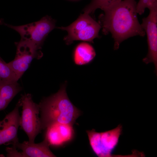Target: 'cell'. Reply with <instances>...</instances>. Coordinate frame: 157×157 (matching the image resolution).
Segmentation results:
<instances>
[{
    "mask_svg": "<svg viewBox=\"0 0 157 157\" xmlns=\"http://www.w3.org/2000/svg\"><path fill=\"white\" fill-rule=\"evenodd\" d=\"M135 0H119L104 8L101 20L103 32L110 33L117 50L125 40L136 35L144 36L145 33L139 22Z\"/></svg>",
    "mask_w": 157,
    "mask_h": 157,
    "instance_id": "6da1fadb",
    "label": "cell"
},
{
    "mask_svg": "<svg viewBox=\"0 0 157 157\" xmlns=\"http://www.w3.org/2000/svg\"><path fill=\"white\" fill-rule=\"evenodd\" d=\"M66 85L63 84L57 92L44 98L39 104L42 130L56 123L73 125L80 115V110L68 98Z\"/></svg>",
    "mask_w": 157,
    "mask_h": 157,
    "instance_id": "7a4b0ae2",
    "label": "cell"
},
{
    "mask_svg": "<svg viewBox=\"0 0 157 157\" xmlns=\"http://www.w3.org/2000/svg\"><path fill=\"white\" fill-rule=\"evenodd\" d=\"M101 28L100 24L89 14L84 13L69 25L57 28L67 32L68 34L64 40L67 44L69 45L75 40L92 43L94 38L99 37V33Z\"/></svg>",
    "mask_w": 157,
    "mask_h": 157,
    "instance_id": "3957f363",
    "label": "cell"
},
{
    "mask_svg": "<svg viewBox=\"0 0 157 157\" xmlns=\"http://www.w3.org/2000/svg\"><path fill=\"white\" fill-rule=\"evenodd\" d=\"M122 131L121 124L114 129L103 132H97L94 129L87 131L93 153L99 157H121L119 156L121 155H115L112 153L118 144Z\"/></svg>",
    "mask_w": 157,
    "mask_h": 157,
    "instance_id": "277c9868",
    "label": "cell"
},
{
    "mask_svg": "<svg viewBox=\"0 0 157 157\" xmlns=\"http://www.w3.org/2000/svg\"><path fill=\"white\" fill-rule=\"evenodd\" d=\"M56 21L46 15L39 20L27 24L14 26L5 24L20 35L21 40L28 42L41 49L49 33L56 27Z\"/></svg>",
    "mask_w": 157,
    "mask_h": 157,
    "instance_id": "5b68a950",
    "label": "cell"
},
{
    "mask_svg": "<svg viewBox=\"0 0 157 157\" xmlns=\"http://www.w3.org/2000/svg\"><path fill=\"white\" fill-rule=\"evenodd\" d=\"M18 102L22 108L20 128L28 136V142L34 143L36 137L42 131L39 117V105L33 101L32 95L29 93L22 94Z\"/></svg>",
    "mask_w": 157,
    "mask_h": 157,
    "instance_id": "8992f818",
    "label": "cell"
},
{
    "mask_svg": "<svg viewBox=\"0 0 157 157\" xmlns=\"http://www.w3.org/2000/svg\"><path fill=\"white\" fill-rule=\"evenodd\" d=\"M16 52L15 58L8 63L19 80L28 69L32 60L43 56L40 49L31 43L21 40L15 42Z\"/></svg>",
    "mask_w": 157,
    "mask_h": 157,
    "instance_id": "52a82bcc",
    "label": "cell"
},
{
    "mask_svg": "<svg viewBox=\"0 0 157 157\" xmlns=\"http://www.w3.org/2000/svg\"><path fill=\"white\" fill-rule=\"evenodd\" d=\"M149 13L142 20L141 26L146 33L148 46V53L142 61L146 64L153 63L155 72H157V4L149 8Z\"/></svg>",
    "mask_w": 157,
    "mask_h": 157,
    "instance_id": "ba28073f",
    "label": "cell"
},
{
    "mask_svg": "<svg viewBox=\"0 0 157 157\" xmlns=\"http://www.w3.org/2000/svg\"><path fill=\"white\" fill-rule=\"evenodd\" d=\"M18 102L14 109L0 121V146L14 145L19 142L17 132L20 126V116Z\"/></svg>",
    "mask_w": 157,
    "mask_h": 157,
    "instance_id": "9c48e42d",
    "label": "cell"
},
{
    "mask_svg": "<svg viewBox=\"0 0 157 157\" xmlns=\"http://www.w3.org/2000/svg\"><path fill=\"white\" fill-rule=\"evenodd\" d=\"M73 126L71 124L58 123L52 124L46 129L44 138L49 146H62L73 139L74 132Z\"/></svg>",
    "mask_w": 157,
    "mask_h": 157,
    "instance_id": "30bf717a",
    "label": "cell"
},
{
    "mask_svg": "<svg viewBox=\"0 0 157 157\" xmlns=\"http://www.w3.org/2000/svg\"><path fill=\"white\" fill-rule=\"evenodd\" d=\"M17 148L22 151L21 154L24 157H56L49 149V145L45 138L41 142L35 144L24 141L22 143L15 144Z\"/></svg>",
    "mask_w": 157,
    "mask_h": 157,
    "instance_id": "8fae6325",
    "label": "cell"
},
{
    "mask_svg": "<svg viewBox=\"0 0 157 157\" xmlns=\"http://www.w3.org/2000/svg\"><path fill=\"white\" fill-rule=\"evenodd\" d=\"M96 53L93 47L89 44L82 42L75 49L73 59L75 63L83 65L90 63L94 58Z\"/></svg>",
    "mask_w": 157,
    "mask_h": 157,
    "instance_id": "7c38bea8",
    "label": "cell"
},
{
    "mask_svg": "<svg viewBox=\"0 0 157 157\" xmlns=\"http://www.w3.org/2000/svg\"><path fill=\"white\" fill-rule=\"evenodd\" d=\"M22 90L17 81L0 86V111L4 110L14 97Z\"/></svg>",
    "mask_w": 157,
    "mask_h": 157,
    "instance_id": "4fadbf2b",
    "label": "cell"
},
{
    "mask_svg": "<svg viewBox=\"0 0 157 157\" xmlns=\"http://www.w3.org/2000/svg\"><path fill=\"white\" fill-rule=\"evenodd\" d=\"M18 80L8 63L0 57V85L17 82Z\"/></svg>",
    "mask_w": 157,
    "mask_h": 157,
    "instance_id": "5bb4252c",
    "label": "cell"
},
{
    "mask_svg": "<svg viewBox=\"0 0 157 157\" xmlns=\"http://www.w3.org/2000/svg\"><path fill=\"white\" fill-rule=\"evenodd\" d=\"M122 0H92L90 3L85 8L84 13L90 14L98 8L102 10L114 2Z\"/></svg>",
    "mask_w": 157,
    "mask_h": 157,
    "instance_id": "9a60e30c",
    "label": "cell"
},
{
    "mask_svg": "<svg viewBox=\"0 0 157 157\" xmlns=\"http://www.w3.org/2000/svg\"><path fill=\"white\" fill-rule=\"evenodd\" d=\"M157 4V0H139L136 5V11L139 15L142 14L146 8H149Z\"/></svg>",
    "mask_w": 157,
    "mask_h": 157,
    "instance_id": "2e32d148",
    "label": "cell"
},
{
    "mask_svg": "<svg viewBox=\"0 0 157 157\" xmlns=\"http://www.w3.org/2000/svg\"><path fill=\"white\" fill-rule=\"evenodd\" d=\"M17 147L15 145H13L11 147H8L6 150L7 152V157H22L21 153L17 152L16 150Z\"/></svg>",
    "mask_w": 157,
    "mask_h": 157,
    "instance_id": "e0dca14e",
    "label": "cell"
}]
</instances>
